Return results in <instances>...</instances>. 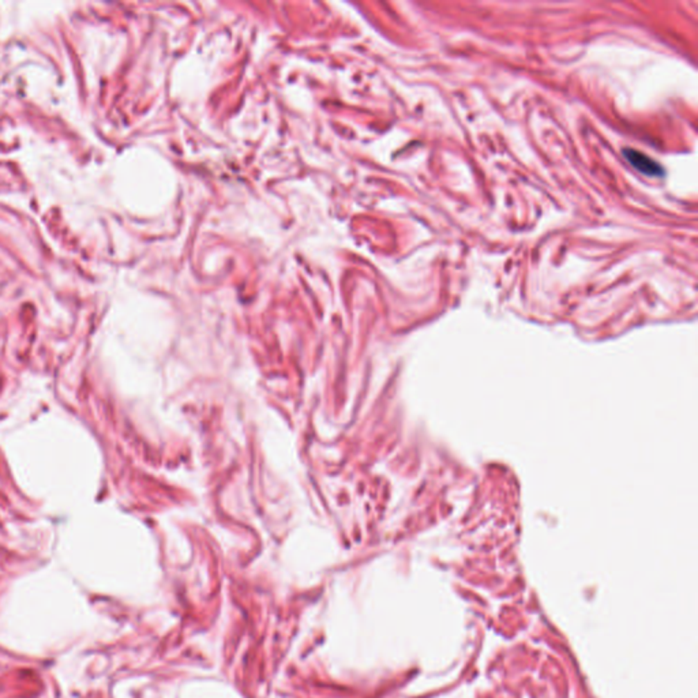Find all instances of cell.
I'll list each match as a JSON object with an SVG mask.
<instances>
[{
  "mask_svg": "<svg viewBox=\"0 0 698 698\" xmlns=\"http://www.w3.org/2000/svg\"><path fill=\"white\" fill-rule=\"evenodd\" d=\"M623 156L633 168L645 176L661 177L664 174L663 167L645 153H641L636 149H623Z\"/></svg>",
  "mask_w": 698,
  "mask_h": 698,
  "instance_id": "cell-1",
  "label": "cell"
}]
</instances>
